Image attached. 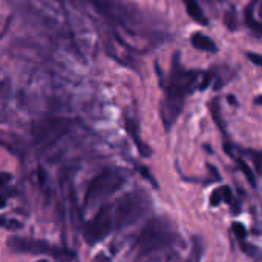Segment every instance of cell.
<instances>
[{
    "label": "cell",
    "instance_id": "6da1fadb",
    "mask_svg": "<svg viewBox=\"0 0 262 262\" xmlns=\"http://www.w3.org/2000/svg\"><path fill=\"white\" fill-rule=\"evenodd\" d=\"M178 235L170 220L155 216L147 221L134 244L137 262H149L175 246Z\"/></svg>",
    "mask_w": 262,
    "mask_h": 262
},
{
    "label": "cell",
    "instance_id": "7a4b0ae2",
    "mask_svg": "<svg viewBox=\"0 0 262 262\" xmlns=\"http://www.w3.org/2000/svg\"><path fill=\"white\" fill-rule=\"evenodd\" d=\"M196 77H198L196 72H187L181 69L178 63V54H177L173 60L170 78L166 86V97L161 104V118H163L166 130H170V127L175 124L177 118L180 117L184 107V97L186 94L193 91Z\"/></svg>",
    "mask_w": 262,
    "mask_h": 262
},
{
    "label": "cell",
    "instance_id": "3957f363",
    "mask_svg": "<svg viewBox=\"0 0 262 262\" xmlns=\"http://www.w3.org/2000/svg\"><path fill=\"white\" fill-rule=\"evenodd\" d=\"M126 183V175L120 169H104L88 184L81 212H89L95 207H101L106 201L115 195Z\"/></svg>",
    "mask_w": 262,
    "mask_h": 262
},
{
    "label": "cell",
    "instance_id": "277c9868",
    "mask_svg": "<svg viewBox=\"0 0 262 262\" xmlns=\"http://www.w3.org/2000/svg\"><path fill=\"white\" fill-rule=\"evenodd\" d=\"M115 230H121L126 227L134 226L141 218L146 216V213L150 209V200L149 196L141 190L127 192L123 196H120L115 203L111 204Z\"/></svg>",
    "mask_w": 262,
    "mask_h": 262
},
{
    "label": "cell",
    "instance_id": "5b68a950",
    "mask_svg": "<svg viewBox=\"0 0 262 262\" xmlns=\"http://www.w3.org/2000/svg\"><path fill=\"white\" fill-rule=\"evenodd\" d=\"M8 247L14 253L23 255H46L58 262H78V255L75 250L68 247H58L49 244L43 239L23 238V236H11L8 239Z\"/></svg>",
    "mask_w": 262,
    "mask_h": 262
},
{
    "label": "cell",
    "instance_id": "8992f818",
    "mask_svg": "<svg viewBox=\"0 0 262 262\" xmlns=\"http://www.w3.org/2000/svg\"><path fill=\"white\" fill-rule=\"evenodd\" d=\"M115 230V223H114V215H112V207L111 204H104L98 209V212L83 224L81 233L89 246H95L106 239L112 232Z\"/></svg>",
    "mask_w": 262,
    "mask_h": 262
},
{
    "label": "cell",
    "instance_id": "52a82bcc",
    "mask_svg": "<svg viewBox=\"0 0 262 262\" xmlns=\"http://www.w3.org/2000/svg\"><path fill=\"white\" fill-rule=\"evenodd\" d=\"M66 132L61 123H46L35 130V141L41 144H51Z\"/></svg>",
    "mask_w": 262,
    "mask_h": 262
},
{
    "label": "cell",
    "instance_id": "ba28073f",
    "mask_svg": "<svg viewBox=\"0 0 262 262\" xmlns=\"http://www.w3.org/2000/svg\"><path fill=\"white\" fill-rule=\"evenodd\" d=\"M209 203H210L212 207H216V206H220L221 203H226V204L230 206V209H232L235 213L239 212V206H238V203H236V200H235V196H233V190H232L229 186H223V187L215 189V190L212 192L210 198H209Z\"/></svg>",
    "mask_w": 262,
    "mask_h": 262
},
{
    "label": "cell",
    "instance_id": "9c48e42d",
    "mask_svg": "<svg viewBox=\"0 0 262 262\" xmlns=\"http://www.w3.org/2000/svg\"><path fill=\"white\" fill-rule=\"evenodd\" d=\"M190 43L193 45V48H196V49H200V51H206V52H216V51H218L215 41H213L210 37H207L206 34H203V32H195V34H192Z\"/></svg>",
    "mask_w": 262,
    "mask_h": 262
},
{
    "label": "cell",
    "instance_id": "30bf717a",
    "mask_svg": "<svg viewBox=\"0 0 262 262\" xmlns=\"http://www.w3.org/2000/svg\"><path fill=\"white\" fill-rule=\"evenodd\" d=\"M126 129H127L129 135L132 137L134 143L137 144L138 152H140L143 157H150V155H152V150L149 149V146H146V144L140 140V135H138V126H137V123L127 118V120H126Z\"/></svg>",
    "mask_w": 262,
    "mask_h": 262
},
{
    "label": "cell",
    "instance_id": "8fae6325",
    "mask_svg": "<svg viewBox=\"0 0 262 262\" xmlns=\"http://www.w3.org/2000/svg\"><path fill=\"white\" fill-rule=\"evenodd\" d=\"M183 2H184V5H186L187 14H189L195 21H198V23L203 25V26H207V25H209V18L206 17L203 8L200 6V3H198L196 0H183Z\"/></svg>",
    "mask_w": 262,
    "mask_h": 262
},
{
    "label": "cell",
    "instance_id": "7c38bea8",
    "mask_svg": "<svg viewBox=\"0 0 262 262\" xmlns=\"http://www.w3.org/2000/svg\"><path fill=\"white\" fill-rule=\"evenodd\" d=\"M239 243V247H241V250L249 256V258H252L253 261L256 262H262V249L261 247H258V246H255V244H252V243H249L247 239H243V241H238Z\"/></svg>",
    "mask_w": 262,
    "mask_h": 262
},
{
    "label": "cell",
    "instance_id": "4fadbf2b",
    "mask_svg": "<svg viewBox=\"0 0 262 262\" xmlns=\"http://www.w3.org/2000/svg\"><path fill=\"white\" fill-rule=\"evenodd\" d=\"M203 252H204V247H203L201 238L193 236L192 238V250H190V255L186 259V262H200L201 256H203Z\"/></svg>",
    "mask_w": 262,
    "mask_h": 262
},
{
    "label": "cell",
    "instance_id": "5bb4252c",
    "mask_svg": "<svg viewBox=\"0 0 262 262\" xmlns=\"http://www.w3.org/2000/svg\"><path fill=\"white\" fill-rule=\"evenodd\" d=\"M235 161H236V164L239 166L241 172L246 175V178H247V181L250 183V186H252V187H256V178H255V173L252 172L250 166H249L243 158H235Z\"/></svg>",
    "mask_w": 262,
    "mask_h": 262
},
{
    "label": "cell",
    "instance_id": "9a60e30c",
    "mask_svg": "<svg viewBox=\"0 0 262 262\" xmlns=\"http://www.w3.org/2000/svg\"><path fill=\"white\" fill-rule=\"evenodd\" d=\"M210 111H212V117H213V120L216 121L220 130H221L223 134H226V126H224L223 117H220V109H218V106H216V101H212V103H210Z\"/></svg>",
    "mask_w": 262,
    "mask_h": 262
},
{
    "label": "cell",
    "instance_id": "2e32d148",
    "mask_svg": "<svg viewBox=\"0 0 262 262\" xmlns=\"http://www.w3.org/2000/svg\"><path fill=\"white\" fill-rule=\"evenodd\" d=\"M232 230H233V235L236 236L238 241L247 239V230H246L244 224H241V223H233V224H232Z\"/></svg>",
    "mask_w": 262,
    "mask_h": 262
},
{
    "label": "cell",
    "instance_id": "e0dca14e",
    "mask_svg": "<svg viewBox=\"0 0 262 262\" xmlns=\"http://www.w3.org/2000/svg\"><path fill=\"white\" fill-rule=\"evenodd\" d=\"M2 226H3L5 229H8V230H20V229L23 227L20 221L8 220L6 216H3V218H2Z\"/></svg>",
    "mask_w": 262,
    "mask_h": 262
},
{
    "label": "cell",
    "instance_id": "ac0fdd59",
    "mask_svg": "<svg viewBox=\"0 0 262 262\" xmlns=\"http://www.w3.org/2000/svg\"><path fill=\"white\" fill-rule=\"evenodd\" d=\"M252 157H253V160H255V164H256V170L259 172L262 175V154H256V152H252L250 154Z\"/></svg>",
    "mask_w": 262,
    "mask_h": 262
},
{
    "label": "cell",
    "instance_id": "d6986e66",
    "mask_svg": "<svg viewBox=\"0 0 262 262\" xmlns=\"http://www.w3.org/2000/svg\"><path fill=\"white\" fill-rule=\"evenodd\" d=\"M140 172H141V175H143V177H146V180H149V181L152 183V186H154V187H158L157 181L154 180V177L150 175V172H149L146 167H140Z\"/></svg>",
    "mask_w": 262,
    "mask_h": 262
},
{
    "label": "cell",
    "instance_id": "ffe728a7",
    "mask_svg": "<svg viewBox=\"0 0 262 262\" xmlns=\"http://www.w3.org/2000/svg\"><path fill=\"white\" fill-rule=\"evenodd\" d=\"M247 57H249L256 66H262V55H259V54H253V52H247Z\"/></svg>",
    "mask_w": 262,
    "mask_h": 262
},
{
    "label": "cell",
    "instance_id": "44dd1931",
    "mask_svg": "<svg viewBox=\"0 0 262 262\" xmlns=\"http://www.w3.org/2000/svg\"><path fill=\"white\" fill-rule=\"evenodd\" d=\"M38 180H40V184H41V186H43L45 181H46V173H45V170H43L41 167L38 169Z\"/></svg>",
    "mask_w": 262,
    "mask_h": 262
},
{
    "label": "cell",
    "instance_id": "7402d4cb",
    "mask_svg": "<svg viewBox=\"0 0 262 262\" xmlns=\"http://www.w3.org/2000/svg\"><path fill=\"white\" fill-rule=\"evenodd\" d=\"M255 103H256V104H261L262 106V95H259V97H256V98H255Z\"/></svg>",
    "mask_w": 262,
    "mask_h": 262
},
{
    "label": "cell",
    "instance_id": "603a6c76",
    "mask_svg": "<svg viewBox=\"0 0 262 262\" xmlns=\"http://www.w3.org/2000/svg\"><path fill=\"white\" fill-rule=\"evenodd\" d=\"M37 262H48L46 259H40V261H37Z\"/></svg>",
    "mask_w": 262,
    "mask_h": 262
}]
</instances>
